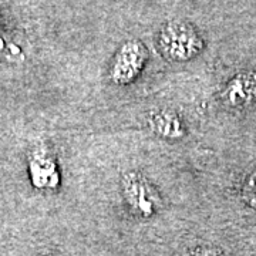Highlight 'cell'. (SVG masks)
I'll list each match as a JSON object with an SVG mask.
<instances>
[{
    "instance_id": "2",
    "label": "cell",
    "mask_w": 256,
    "mask_h": 256,
    "mask_svg": "<svg viewBox=\"0 0 256 256\" xmlns=\"http://www.w3.org/2000/svg\"><path fill=\"white\" fill-rule=\"evenodd\" d=\"M148 58L146 46L138 40L126 42L120 47L112 60L110 68V78L112 82L124 86L132 82L141 74Z\"/></svg>"
},
{
    "instance_id": "6",
    "label": "cell",
    "mask_w": 256,
    "mask_h": 256,
    "mask_svg": "<svg viewBox=\"0 0 256 256\" xmlns=\"http://www.w3.org/2000/svg\"><path fill=\"white\" fill-rule=\"evenodd\" d=\"M245 200L252 208L256 210V175L248 181L245 186Z\"/></svg>"
},
{
    "instance_id": "3",
    "label": "cell",
    "mask_w": 256,
    "mask_h": 256,
    "mask_svg": "<svg viewBox=\"0 0 256 256\" xmlns=\"http://www.w3.org/2000/svg\"><path fill=\"white\" fill-rule=\"evenodd\" d=\"M122 196L132 210L140 216L154 215L160 205V198L142 175L137 172H128L121 180Z\"/></svg>"
},
{
    "instance_id": "7",
    "label": "cell",
    "mask_w": 256,
    "mask_h": 256,
    "mask_svg": "<svg viewBox=\"0 0 256 256\" xmlns=\"http://www.w3.org/2000/svg\"><path fill=\"white\" fill-rule=\"evenodd\" d=\"M188 256H215V254L212 250H195V252H191Z\"/></svg>"
},
{
    "instance_id": "4",
    "label": "cell",
    "mask_w": 256,
    "mask_h": 256,
    "mask_svg": "<svg viewBox=\"0 0 256 256\" xmlns=\"http://www.w3.org/2000/svg\"><path fill=\"white\" fill-rule=\"evenodd\" d=\"M229 106L242 107L256 101V72H245L235 76L222 92Z\"/></svg>"
},
{
    "instance_id": "5",
    "label": "cell",
    "mask_w": 256,
    "mask_h": 256,
    "mask_svg": "<svg viewBox=\"0 0 256 256\" xmlns=\"http://www.w3.org/2000/svg\"><path fill=\"white\" fill-rule=\"evenodd\" d=\"M150 127L156 136L162 138H180L184 136V126L181 118L174 111L160 110L151 114L148 120Z\"/></svg>"
},
{
    "instance_id": "1",
    "label": "cell",
    "mask_w": 256,
    "mask_h": 256,
    "mask_svg": "<svg viewBox=\"0 0 256 256\" xmlns=\"http://www.w3.org/2000/svg\"><path fill=\"white\" fill-rule=\"evenodd\" d=\"M161 53L172 62H186L196 56L204 47V42L195 28L181 20L166 23L158 36Z\"/></svg>"
}]
</instances>
